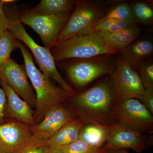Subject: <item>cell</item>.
Returning <instances> with one entry per match:
<instances>
[{"label":"cell","instance_id":"1","mask_svg":"<svg viewBox=\"0 0 153 153\" xmlns=\"http://www.w3.org/2000/svg\"><path fill=\"white\" fill-rule=\"evenodd\" d=\"M63 103L86 124L110 126L117 122V104L110 75Z\"/></svg>","mask_w":153,"mask_h":153},{"label":"cell","instance_id":"2","mask_svg":"<svg viewBox=\"0 0 153 153\" xmlns=\"http://www.w3.org/2000/svg\"><path fill=\"white\" fill-rule=\"evenodd\" d=\"M15 1L7 0L4 4V11L10 22L9 31L16 39L30 49L41 72L55 80L61 88L71 96L75 95L76 92L57 70L51 51L37 44L25 30L19 20V9Z\"/></svg>","mask_w":153,"mask_h":153},{"label":"cell","instance_id":"3","mask_svg":"<svg viewBox=\"0 0 153 153\" xmlns=\"http://www.w3.org/2000/svg\"><path fill=\"white\" fill-rule=\"evenodd\" d=\"M19 48L24 58L28 78L35 91L36 104L34 118L36 125L43 120L50 110L63 104L72 96L53 84L50 78L36 67L31 52L20 41Z\"/></svg>","mask_w":153,"mask_h":153},{"label":"cell","instance_id":"4","mask_svg":"<svg viewBox=\"0 0 153 153\" xmlns=\"http://www.w3.org/2000/svg\"><path fill=\"white\" fill-rule=\"evenodd\" d=\"M50 51L55 63L68 59L114 55L118 53L106 44L101 33L97 32L73 36L55 44Z\"/></svg>","mask_w":153,"mask_h":153},{"label":"cell","instance_id":"5","mask_svg":"<svg viewBox=\"0 0 153 153\" xmlns=\"http://www.w3.org/2000/svg\"><path fill=\"white\" fill-rule=\"evenodd\" d=\"M111 9L109 5L101 2L76 1L74 10L58 35L55 45L76 35L88 33Z\"/></svg>","mask_w":153,"mask_h":153},{"label":"cell","instance_id":"6","mask_svg":"<svg viewBox=\"0 0 153 153\" xmlns=\"http://www.w3.org/2000/svg\"><path fill=\"white\" fill-rule=\"evenodd\" d=\"M112 55L71 59L65 65L69 79L78 89H82L95 79L112 73L117 60Z\"/></svg>","mask_w":153,"mask_h":153},{"label":"cell","instance_id":"7","mask_svg":"<svg viewBox=\"0 0 153 153\" xmlns=\"http://www.w3.org/2000/svg\"><path fill=\"white\" fill-rule=\"evenodd\" d=\"M110 76L117 105L131 99L140 100L145 91L140 77L120 57Z\"/></svg>","mask_w":153,"mask_h":153},{"label":"cell","instance_id":"8","mask_svg":"<svg viewBox=\"0 0 153 153\" xmlns=\"http://www.w3.org/2000/svg\"><path fill=\"white\" fill-rule=\"evenodd\" d=\"M19 20L36 31L41 38L44 47L51 50L61 30L69 17L49 16L36 13L30 9L19 11Z\"/></svg>","mask_w":153,"mask_h":153},{"label":"cell","instance_id":"9","mask_svg":"<svg viewBox=\"0 0 153 153\" xmlns=\"http://www.w3.org/2000/svg\"><path fill=\"white\" fill-rule=\"evenodd\" d=\"M76 118L74 114L63 104L53 108L40 122L33 126L27 149L44 145L63 126Z\"/></svg>","mask_w":153,"mask_h":153},{"label":"cell","instance_id":"10","mask_svg":"<svg viewBox=\"0 0 153 153\" xmlns=\"http://www.w3.org/2000/svg\"><path fill=\"white\" fill-rule=\"evenodd\" d=\"M116 120L133 130L153 133V114L139 100L131 99L118 105Z\"/></svg>","mask_w":153,"mask_h":153},{"label":"cell","instance_id":"11","mask_svg":"<svg viewBox=\"0 0 153 153\" xmlns=\"http://www.w3.org/2000/svg\"><path fill=\"white\" fill-rule=\"evenodd\" d=\"M106 144L108 149H130L141 153L152 146L153 136L133 130L117 122L111 126Z\"/></svg>","mask_w":153,"mask_h":153},{"label":"cell","instance_id":"12","mask_svg":"<svg viewBox=\"0 0 153 153\" xmlns=\"http://www.w3.org/2000/svg\"><path fill=\"white\" fill-rule=\"evenodd\" d=\"M0 78L21 97L36 108V97L33 86L28 80L25 65H19L13 59L0 66Z\"/></svg>","mask_w":153,"mask_h":153},{"label":"cell","instance_id":"13","mask_svg":"<svg viewBox=\"0 0 153 153\" xmlns=\"http://www.w3.org/2000/svg\"><path fill=\"white\" fill-rule=\"evenodd\" d=\"M33 126L10 122L0 125V153H20L27 149Z\"/></svg>","mask_w":153,"mask_h":153},{"label":"cell","instance_id":"14","mask_svg":"<svg viewBox=\"0 0 153 153\" xmlns=\"http://www.w3.org/2000/svg\"><path fill=\"white\" fill-rule=\"evenodd\" d=\"M0 84L7 96L4 118L10 117L29 126L36 125L34 118L35 111L30 105L20 97L2 78H0Z\"/></svg>","mask_w":153,"mask_h":153},{"label":"cell","instance_id":"15","mask_svg":"<svg viewBox=\"0 0 153 153\" xmlns=\"http://www.w3.org/2000/svg\"><path fill=\"white\" fill-rule=\"evenodd\" d=\"M120 57L133 68H137L140 64L147 61L153 53L152 41L145 38L137 40L122 50Z\"/></svg>","mask_w":153,"mask_h":153},{"label":"cell","instance_id":"16","mask_svg":"<svg viewBox=\"0 0 153 153\" xmlns=\"http://www.w3.org/2000/svg\"><path fill=\"white\" fill-rule=\"evenodd\" d=\"M106 44L118 53L133 43L141 35V30L137 23L113 33H101Z\"/></svg>","mask_w":153,"mask_h":153},{"label":"cell","instance_id":"17","mask_svg":"<svg viewBox=\"0 0 153 153\" xmlns=\"http://www.w3.org/2000/svg\"><path fill=\"white\" fill-rule=\"evenodd\" d=\"M76 1L42 0L35 7L30 9L36 13L49 16L66 18L71 16Z\"/></svg>","mask_w":153,"mask_h":153},{"label":"cell","instance_id":"18","mask_svg":"<svg viewBox=\"0 0 153 153\" xmlns=\"http://www.w3.org/2000/svg\"><path fill=\"white\" fill-rule=\"evenodd\" d=\"M85 123L76 117L63 126L44 145L49 148L60 147L78 140L79 132Z\"/></svg>","mask_w":153,"mask_h":153},{"label":"cell","instance_id":"19","mask_svg":"<svg viewBox=\"0 0 153 153\" xmlns=\"http://www.w3.org/2000/svg\"><path fill=\"white\" fill-rule=\"evenodd\" d=\"M111 126L85 124L80 130L78 139L82 140L94 149L101 147L107 142Z\"/></svg>","mask_w":153,"mask_h":153},{"label":"cell","instance_id":"20","mask_svg":"<svg viewBox=\"0 0 153 153\" xmlns=\"http://www.w3.org/2000/svg\"><path fill=\"white\" fill-rule=\"evenodd\" d=\"M137 23L135 20L120 21L108 19L103 17L100 19L89 32H97L102 33H113L118 32Z\"/></svg>","mask_w":153,"mask_h":153},{"label":"cell","instance_id":"21","mask_svg":"<svg viewBox=\"0 0 153 153\" xmlns=\"http://www.w3.org/2000/svg\"><path fill=\"white\" fill-rule=\"evenodd\" d=\"M19 42L9 30L0 35V66L10 59L13 50L19 49Z\"/></svg>","mask_w":153,"mask_h":153},{"label":"cell","instance_id":"22","mask_svg":"<svg viewBox=\"0 0 153 153\" xmlns=\"http://www.w3.org/2000/svg\"><path fill=\"white\" fill-rule=\"evenodd\" d=\"M132 7L134 17L137 23L152 24L153 20L152 8L145 2L138 1L131 4Z\"/></svg>","mask_w":153,"mask_h":153},{"label":"cell","instance_id":"23","mask_svg":"<svg viewBox=\"0 0 153 153\" xmlns=\"http://www.w3.org/2000/svg\"><path fill=\"white\" fill-rule=\"evenodd\" d=\"M104 17L120 21L135 20L131 4L128 2L121 3L111 9Z\"/></svg>","mask_w":153,"mask_h":153},{"label":"cell","instance_id":"24","mask_svg":"<svg viewBox=\"0 0 153 153\" xmlns=\"http://www.w3.org/2000/svg\"><path fill=\"white\" fill-rule=\"evenodd\" d=\"M137 69L145 89L153 90V62L146 61L140 64Z\"/></svg>","mask_w":153,"mask_h":153},{"label":"cell","instance_id":"25","mask_svg":"<svg viewBox=\"0 0 153 153\" xmlns=\"http://www.w3.org/2000/svg\"><path fill=\"white\" fill-rule=\"evenodd\" d=\"M61 147L65 153H88L94 149L79 139Z\"/></svg>","mask_w":153,"mask_h":153},{"label":"cell","instance_id":"26","mask_svg":"<svg viewBox=\"0 0 153 153\" xmlns=\"http://www.w3.org/2000/svg\"><path fill=\"white\" fill-rule=\"evenodd\" d=\"M7 0H0V35L9 30L10 27V20L6 16L4 6Z\"/></svg>","mask_w":153,"mask_h":153},{"label":"cell","instance_id":"27","mask_svg":"<svg viewBox=\"0 0 153 153\" xmlns=\"http://www.w3.org/2000/svg\"><path fill=\"white\" fill-rule=\"evenodd\" d=\"M140 100L148 109L153 114V90H146Z\"/></svg>","mask_w":153,"mask_h":153},{"label":"cell","instance_id":"28","mask_svg":"<svg viewBox=\"0 0 153 153\" xmlns=\"http://www.w3.org/2000/svg\"><path fill=\"white\" fill-rule=\"evenodd\" d=\"M7 103V96L0 84V125L5 122L4 111Z\"/></svg>","mask_w":153,"mask_h":153},{"label":"cell","instance_id":"29","mask_svg":"<svg viewBox=\"0 0 153 153\" xmlns=\"http://www.w3.org/2000/svg\"><path fill=\"white\" fill-rule=\"evenodd\" d=\"M49 148L43 145L29 148L20 153H49Z\"/></svg>","mask_w":153,"mask_h":153},{"label":"cell","instance_id":"30","mask_svg":"<svg viewBox=\"0 0 153 153\" xmlns=\"http://www.w3.org/2000/svg\"><path fill=\"white\" fill-rule=\"evenodd\" d=\"M108 149V146L106 144L100 148H95L91 151L88 153H104L106 150Z\"/></svg>","mask_w":153,"mask_h":153},{"label":"cell","instance_id":"31","mask_svg":"<svg viewBox=\"0 0 153 153\" xmlns=\"http://www.w3.org/2000/svg\"><path fill=\"white\" fill-rule=\"evenodd\" d=\"M104 153H129L124 149H108Z\"/></svg>","mask_w":153,"mask_h":153},{"label":"cell","instance_id":"32","mask_svg":"<svg viewBox=\"0 0 153 153\" xmlns=\"http://www.w3.org/2000/svg\"><path fill=\"white\" fill-rule=\"evenodd\" d=\"M49 153H65L61 147L49 148Z\"/></svg>","mask_w":153,"mask_h":153}]
</instances>
